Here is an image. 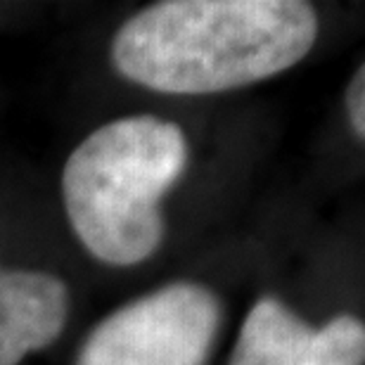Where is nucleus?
Returning a JSON list of instances; mask_svg holds the SVG:
<instances>
[{"label": "nucleus", "instance_id": "nucleus-1", "mask_svg": "<svg viewBox=\"0 0 365 365\" xmlns=\"http://www.w3.org/2000/svg\"><path fill=\"white\" fill-rule=\"evenodd\" d=\"M318 31V12L302 0H162L123 21L109 57L148 91L214 95L297 67Z\"/></svg>", "mask_w": 365, "mask_h": 365}, {"label": "nucleus", "instance_id": "nucleus-2", "mask_svg": "<svg viewBox=\"0 0 365 365\" xmlns=\"http://www.w3.org/2000/svg\"><path fill=\"white\" fill-rule=\"evenodd\" d=\"M190 162L176 121L135 114L102 123L62 171L67 221L100 264L128 268L155 257L166 235L162 202Z\"/></svg>", "mask_w": 365, "mask_h": 365}, {"label": "nucleus", "instance_id": "nucleus-3", "mask_svg": "<svg viewBox=\"0 0 365 365\" xmlns=\"http://www.w3.org/2000/svg\"><path fill=\"white\" fill-rule=\"evenodd\" d=\"M221 320L214 289L169 282L102 318L74 365H207Z\"/></svg>", "mask_w": 365, "mask_h": 365}, {"label": "nucleus", "instance_id": "nucleus-4", "mask_svg": "<svg viewBox=\"0 0 365 365\" xmlns=\"http://www.w3.org/2000/svg\"><path fill=\"white\" fill-rule=\"evenodd\" d=\"M365 325L339 313L313 327L277 297L254 302L228 365H363Z\"/></svg>", "mask_w": 365, "mask_h": 365}, {"label": "nucleus", "instance_id": "nucleus-5", "mask_svg": "<svg viewBox=\"0 0 365 365\" xmlns=\"http://www.w3.org/2000/svg\"><path fill=\"white\" fill-rule=\"evenodd\" d=\"M69 309V287L57 275L0 266V365H19L60 339Z\"/></svg>", "mask_w": 365, "mask_h": 365}, {"label": "nucleus", "instance_id": "nucleus-6", "mask_svg": "<svg viewBox=\"0 0 365 365\" xmlns=\"http://www.w3.org/2000/svg\"><path fill=\"white\" fill-rule=\"evenodd\" d=\"M346 114H349V123H351V130L356 133V138L363 140L365 138V67L363 64L354 71L351 81H349Z\"/></svg>", "mask_w": 365, "mask_h": 365}]
</instances>
